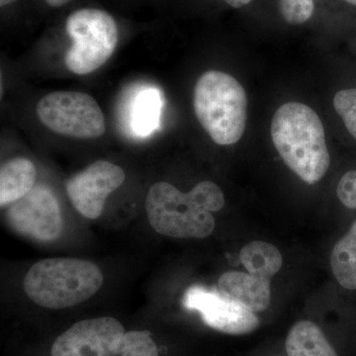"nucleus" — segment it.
Returning <instances> with one entry per match:
<instances>
[{
	"label": "nucleus",
	"mask_w": 356,
	"mask_h": 356,
	"mask_svg": "<svg viewBox=\"0 0 356 356\" xmlns=\"http://www.w3.org/2000/svg\"><path fill=\"white\" fill-rule=\"evenodd\" d=\"M224 194L214 182H199L188 193L168 182L154 184L147 192L146 211L152 228L178 238H207L215 229L212 212L224 207Z\"/></svg>",
	"instance_id": "nucleus-1"
},
{
	"label": "nucleus",
	"mask_w": 356,
	"mask_h": 356,
	"mask_svg": "<svg viewBox=\"0 0 356 356\" xmlns=\"http://www.w3.org/2000/svg\"><path fill=\"white\" fill-rule=\"evenodd\" d=\"M270 132L281 159L303 181L314 184L325 177L331 158L324 126L311 107L285 103L274 114Z\"/></svg>",
	"instance_id": "nucleus-2"
},
{
	"label": "nucleus",
	"mask_w": 356,
	"mask_h": 356,
	"mask_svg": "<svg viewBox=\"0 0 356 356\" xmlns=\"http://www.w3.org/2000/svg\"><path fill=\"white\" fill-rule=\"evenodd\" d=\"M103 280L102 269L95 262L57 257L36 262L26 274L23 286L35 304L58 310L91 298Z\"/></svg>",
	"instance_id": "nucleus-3"
},
{
	"label": "nucleus",
	"mask_w": 356,
	"mask_h": 356,
	"mask_svg": "<svg viewBox=\"0 0 356 356\" xmlns=\"http://www.w3.org/2000/svg\"><path fill=\"white\" fill-rule=\"evenodd\" d=\"M196 117L211 139L221 146L242 139L248 118V97L242 84L226 72L209 70L194 88Z\"/></svg>",
	"instance_id": "nucleus-4"
},
{
	"label": "nucleus",
	"mask_w": 356,
	"mask_h": 356,
	"mask_svg": "<svg viewBox=\"0 0 356 356\" xmlns=\"http://www.w3.org/2000/svg\"><path fill=\"white\" fill-rule=\"evenodd\" d=\"M65 31L72 44L65 63L72 74L86 76L102 67L113 55L118 44L116 20L98 8L77 9L65 21Z\"/></svg>",
	"instance_id": "nucleus-5"
},
{
	"label": "nucleus",
	"mask_w": 356,
	"mask_h": 356,
	"mask_svg": "<svg viewBox=\"0 0 356 356\" xmlns=\"http://www.w3.org/2000/svg\"><path fill=\"white\" fill-rule=\"evenodd\" d=\"M40 120L53 132L77 139L102 137L106 130L104 114L95 98L77 91H55L37 103Z\"/></svg>",
	"instance_id": "nucleus-6"
},
{
	"label": "nucleus",
	"mask_w": 356,
	"mask_h": 356,
	"mask_svg": "<svg viewBox=\"0 0 356 356\" xmlns=\"http://www.w3.org/2000/svg\"><path fill=\"white\" fill-rule=\"evenodd\" d=\"M6 218L14 231L39 242H51L62 233L60 204L44 185H35L24 197L9 205Z\"/></svg>",
	"instance_id": "nucleus-7"
},
{
	"label": "nucleus",
	"mask_w": 356,
	"mask_h": 356,
	"mask_svg": "<svg viewBox=\"0 0 356 356\" xmlns=\"http://www.w3.org/2000/svg\"><path fill=\"white\" fill-rule=\"evenodd\" d=\"M123 325L113 317L79 321L54 341L51 356H116L125 334Z\"/></svg>",
	"instance_id": "nucleus-8"
},
{
	"label": "nucleus",
	"mask_w": 356,
	"mask_h": 356,
	"mask_svg": "<svg viewBox=\"0 0 356 356\" xmlns=\"http://www.w3.org/2000/svg\"><path fill=\"white\" fill-rule=\"evenodd\" d=\"M184 304L189 310L199 312L203 322L211 329L224 334H250L261 324L254 312L215 290L192 286L185 293Z\"/></svg>",
	"instance_id": "nucleus-9"
},
{
	"label": "nucleus",
	"mask_w": 356,
	"mask_h": 356,
	"mask_svg": "<svg viewBox=\"0 0 356 356\" xmlns=\"http://www.w3.org/2000/svg\"><path fill=\"white\" fill-rule=\"evenodd\" d=\"M123 168L107 161L91 163L65 184L67 194L79 214L95 220L102 216L107 197L125 181Z\"/></svg>",
	"instance_id": "nucleus-10"
},
{
	"label": "nucleus",
	"mask_w": 356,
	"mask_h": 356,
	"mask_svg": "<svg viewBox=\"0 0 356 356\" xmlns=\"http://www.w3.org/2000/svg\"><path fill=\"white\" fill-rule=\"evenodd\" d=\"M124 103L123 122L126 130L137 137H147L159 127L163 97L154 86H137L128 93Z\"/></svg>",
	"instance_id": "nucleus-11"
},
{
	"label": "nucleus",
	"mask_w": 356,
	"mask_h": 356,
	"mask_svg": "<svg viewBox=\"0 0 356 356\" xmlns=\"http://www.w3.org/2000/svg\"><path fill=\"white\" fill-rule=\"evenodd\" d=\"M218 291L245 306L254 313L266 310L270 305V280L241 271H228L218 281Z\"/></svg>",
	"instance_id": "nucleus-12"
},
{
	"label": "nucleus",
	"mask_w": 356,
	"mask_h": 356,
	"mask_svg": "<svg viewBox=\"0 0 356 356\" xmlns=\"http://www.w3.org/2000/svg\"><path fill=\"white\" fill-rule=\"evenodd\" d=\"M37 170L30 159H9L0 168V206L8 207L34 188Z\"/></svg>",
	"instance_id": "nucleus-13"
},
{
	"label": "nucleus",
	"mask_w": 356,
	"mask_h": 356,
	"mask_svg": "<svg viewBox=\"0 0 356 356\" xmlns=\"http://www.w3.org/2000/svg\"><path fill=\"white\" fill-rule=\"evenodd\" d=\"M285 350L288 356H337L318 325L300 321L288 332Z\"/></svg>",
	"instance_id": "nucleus-14"
},
{
	"label": "nucleus",
	"mask_w": 356,
	"mask_h": 356,
	"mask_svg": "<svg viewBox=\"0 0 356 356\" xmlns=\"http://www.w3.org/2000/svg\"><path fill=\"white\" fill-rule=\"evenodd\" d=\"M240 259L248 273L266 280H270L283 266L280 250L261 241L245 245L241 250Z\"/></svg>",
	"instance_id": "nucleus-15"
},
{
	"label": "nucleus",
	"mask_w": 356,
	"mask_h": 356,
	"mask_svg": "<svg viewBox=\"0 0 356 356\" xmlns=\"http://www.w3.org/2000/svg\"><path fill=\"white\" fill-rule=\"evenodd\" d=\"M331 267L339 285L356 290V221L332 248Z\"/></svg>",
	"instance_id": "nucleus-16"
},
{
	"label": "nucleus",
	"mask_w": 356,
	"mask_h": 356,
	"mask_svg": "<svg viewBox=\"0 0 356 356\" xmlns=\"http://www.w3.org/2000/svg\"><path fill=\"white\" fill-rule=\"evenodd\" d=\"M116 356H159L158 346L149 331L124 334L116 348Z\"/></svg>",
	"instance_id": "nucleus-17"
},
{
	"label": "nucleus",
	"mask_w": 356,
	"mask_h": 356,
	"mask_svg": "<svg viewBox=\"0 0 356 356\" xmlns=\"http://www.w3.org/2000/svg\"><path fill=\"white\" fill-rule=\"evenodd\" d=\"M332 102L346 131L356 140V88L337 91Z\"/></svg>",
	"instance_id": "nucleus-18"
},
{
	"label": "nucleus",
	"mask_w": 356,
	"mask_h": 356,
	"mask_svg": "<svg viewBox=\"0 0 356 356\" xmlns=\"http://www.w3.org/2000/svg\"><path fill=\"white\" fill-rule=\"evenodd\" d=\"M313 0H280V11L288 24L301 25L313 15Z\"/></svg>",
	"instance_id": "nucleus-19"
},
{
	"label": "nucleus",
	"mask_w": 356,
	"mask_h": 356,
	"mask_svg": "<svg viewBox=\"0 0 356 356\" xmlns=\"http://www.w3.org/2000/svg\"><path fill=\"white\" fill-rule=\"evenodd\" d=\"M337 195L348 209H356V170L344 173L337 187Z\"/></svg>",
	"instance_id": "nucleus-20"
},
{
	"label": "nucleus",
	"mask_w": 356,
	"mask_h": 356,
	"mask_svg": "<svg viewBox=\"0 0 356 356\" xmlns=\"http://www.w3.org/2000/svg\"><path fill=\"white\" fill-rule=\"evenodd\" d=\"M224 1L234 8H241V7L248 6L252 0H224Z\"/></svg>",
	"instance_id": "nucleus-21"
},
{
	"label": "nucleus",
	"mask_w": 356,
	"mask_h": 356,
	"mask_svg": "<svg viewBox=\"0 0 356 356\" xmlns=\"http://www.w3.org/2000/svg\"><path fill=\"white\" fill-rule=\"evenodd\" d=\"M44 1L51 7L58 8V7H62L69 3L72 0H44Z\"/></svg>",
	"instance_id": "nucleus-22"
},
{
	"label": "nucleus",
	"mask_w": 356,
	"mask_h": 356,
	"mask_svg": "<svg viewBox=\"0 0 356 356\" xmlns=\"http://www.w3.org/2000/svg\"><path fill=\"white\" fill-rule=\"evenodd\" d=\"M16 1H17V0H0V6H1V7L10 6V4Z\"/></svg>",
	"instance_id": "nucleus-23"
},
{
	"label": "nucleus",
	"mask_w": 356,
	"mask_h": 356,
	"mask_svg": "<svg viewBox=\"0 0 356 356\" xmlns=\"http://www.w3.org/2000/svg\"><path fill=\"white\" fill-rule=\"evenodd\" d=\"M344 1L348 2L350 6H356V0H344Z\"/></svg>",
	"instance_id": "nucleus-24"
}]
</instances>
